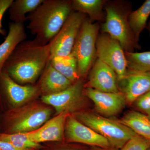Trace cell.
Masks as SVG:
<instances>
[{"label": "cell", "mask_w": 150, "mask_h": 150, "mask_svg": "<svg viewBox=\"0 0 150 150\" xmlns=\"http://www.w3.org/2000/svg\"><path fill=\"white\" fill-rule=\"evenodd\" d=\"M119 121L137 135L150 141V119L146 115L135 110L126 113Z\"/></svg>", "instance_id": "obj_19"}, {"label": "cell", "mask_w": 150, "mask_h": 150, "mask_svg": "<svg viewBox=\"0 0 150 150\" xmlns=\"http://www.w3.org/2000/svg\"><path fill=\"white\" fill-rule=\"evenodd\" d=\"M146 29L148 30V31H149V35L150 36V20L149 21V23L147 25Z\"/></svg>", "instance_id": "obj_30"}, {"label": "cell", "mask_w": 150, "mask_h": 150, "mask_svg": "<svg viewBox=\"0 0 150 150\" xmlns=\"http://www.w3.org/2000/svg\"><path fill=\"white\" fill-rule=\"evenodd\" d=\"M106 0H72L73 11L79 12L88 16L92 22L97 21L104 22L105 13L103 10Z\"/></svg>", "instance_id": "obj_18"}, {"label": "cell", "mask_w": 150, "mask_h": 150, "mask_svg": "<svg viewBox=\"0 0 150 150\" xmlns=\"http://www.w3.org/2000/svg\"><path fill=\"white\" fill-rule=\"evenodd\" d=\"M146 115H147L148 117H149V118L150 119V111L148 112V113Z\"/></svg>", "instance_id": "obj_31"}, {"label": "cell", "mask_w": 150, "mask_h": 150, "mask_svg": "<svg viewBox=\"0 0 150 150\" xmlns=\"http://www.w3.org/2000/svg\"><path fill=\"white\" fill-rule=\"evenodd\" d=\"M79 121L108 140L112 148L121 149L137 134L119 121L93 112L81 111L74 114Z\"/></svg>", "instance_id": "obj_4"}, {"label": "cell", "mask_w": 150, "mask_h": 150, "mask_svg": "<svg viewBox=\"0 0 150 150\" xmlns=\"http://www.w3.org/2000/svg\"><path fill=\"white\" fill-rule=\"evenodd\" d=\"M51 60L49 44L24 40L17 46L3 69L19 84L35 82Z\"/></svg>", "instance_id": "obj_1"}, {"label": "cell", "mask_w": 150, "mask_h": 150, "mask_svg": "<svg viewBox=\"0 0 150 150\" xmlns=\"http://www.w3.org/2000/svg\"><path fill=\"white\" fill-rule=\"evenodd\" d=\"M86 17L81 13L72 11L59 32L48 43L51 59L71 54L81 26Z\"/></svg>", "instance_id": "obj_7"}, {"label": "cell", "mask_w": 150, "mask_h": 150, "mask_svg": "<svg viewBox=\"0 0 150 150\" xmlns=\"http://www.w3.org/2000/svg\"><path fill=\"white\" fill-rule=\"evenodd\" d=\"M68 113L58 114L35 131L26 133L32 142L40 144L47 142H61L64 138Z\"/></svg>", "instance_id": "obj_15"}, {"label": "cell", "mask_w": 150, "mask_h": 150, "mask_svg": "<svg viewBox=\"0 0 150 150\" xmlns=\"http://www.w3.org/2000/svg\"><path fill=\"white\" fill-rule=\"evenodd\" d=\"M44 0H16L9 8L11 20L15 23L24 24L27 21L26 14L35 10Z\"/></svg>", "instance_id": "obj_21"}, {"label": "cell", "mask_w": 150, "mask_h": 150, "mask_svg": "<svg viewBox=\"0 0 150 150\" xmlns=\"http://www.w3.org/2000/svg\"><path fill=\"white\" fill-rule=\"evenodd\" d=\"M133 105L140 112L147 115L150 111V91L138 98Z\"/></svg>", "instance_id": "obj_26"}, {"label": "cell", "mask_w": 150, "mask_h": 150, "mask_svg": "<svg viewBox=\"0 0 150 150\" xmlns=\"http://www.w3.org/2000/svg\"><path fill=\"white\" fill-rule=\"evenodd\" d=\"M51 114V108L37 103L16 108L9 118L7 134L35 131L48 121Z\"/></svg>", "instance_id": "obj_6"}, {"label": "cell", "mask_w": 150, "mask_h": 150, "mask_svg": "<svg viewBox=\"0 0 150 150\" xmlns=\"http://www.w3.org/2000/svg\"><path fill=\"white\" fill-rule=\"evenodd\" d=\"M8 26V34L4 41L0 44V71L17 46L27 38L24 24L12 22L9 23Z\"/></svg>", "instance_id": "obj_17"}, {"label": "cell", "mask_w": 150, "mask_h": 150, "mask_svg": "<svg viewBox=\"0 0 150 150\" xmlns=\"http://www.w3.org/2000/svg\"><path fill=\"white\" fill-rule=\"evenodd\" d=\"M96 150H120V149H114V148H101Z\"/></svg>", "instance_id": "obj_29"}, {"label": "cell", "mask_w": 150, "mask_h": 150, "mask_svg": "<svg viewBox=\"0 0 150 150\" xmlns=\"http://www.w3.org/2000/svg\"><path fill=\"white\" fill-rule=\"evenodd\" d=\"M150 147V141L136 135L120 150H147Z\"/></svg>", "instance_id": "obj_25"}, {"label": "cell", "mask_w": 150, "mask_h": 150, "mask_svg": "<svg viewBox=\"0 0 150 150\" xmlns=\"http://www.w3.org/2000/svg\"><path fill=\"white\" fill-rule=\"evenodd\" d=\"M118 83L126 103L131 105L138 98L150 91V72L127 70L125 76L118 81Z\"/></svg>", "instance_id": "obj_14"}, {"label": "cell", "mask_w": 150, "mask_h": 150, "mask_svg": "<svg viewBox=\"0 0 150 150\" xmlns=\"http://www.w3.org/2000/svg\"><path fill=\"white\" fill-rule=\"evenodd\" d=\"M64 137L70 142L101 148H112L108 140L79 121L72 114H69L67 118Z\"/></svg>", "instance_id": "obj_10"}, {"label": "cell", "mask_w": 150, "mask_h": 150, "mask_svg": "<svg viewBox=\"0 0 150 150\" xmlns=\"http://www.w3.org/2000/svg\"><path fill=\"white\" fill-rule=\"evenodd\" d=\"M127 70L150 72V51L143 52H125Z\"/></svg>", "instance_id": "obj_23"}, {"label": "cell", "mask_w": 150, "mask_h": 150, "mask_svg": "<svg viewBox=\"0 0 150 150\" xmlns=\"http://www.w3.org/2000/svg\"><path fill=\"white\" fill-rule=\"evenodd\" d=\"M79 150L78 149H72V150Z\"/></svg>", "instance_id": "obj_33"}, {"label": "cell", "mask_w": 150, "mask_h": 150, "mask_svg": "<svg viewBox=\"0 0 150 150\" xmlns=\"http://www.w3.org/2000/svg\"><path fill=\"white\" fill-rule=\"evenodd\" d=\"M0 88L12 105L16 108L26 104L40 93L37 86L18 83L3 69L0 71Z\"/></svg>", "instance_id": "obj_12"}, {"label": "cell", "mask_w": 150, "mask_h": 150, "mask_svg": "<svg viewBox=\"0 0 150 150\" xmlns=\"http://www.w3.org/2000/svg\"><path fill=\"white\" fill-rule=\"evenodd\" d=\"M53 67L73 83L81 79L78 71L76 60L71 55L56 57L50 60Z\"/></svg>", "instance_id": "obj_22"}, {"label": "cell", "mask_w": 150, "mask_h": 150, "mask_svg": "<svg viewBox=\"0 0 150 150\" xmlns=\"http://www.w3.org/2000/svg\"><path fill=\"white\" fill-rule=\"evenodd\" d=\"M83 93L93 102L96 111L105 117L117 115L127 104L125 96L121 92H104L89 88H84Z\"/></svg>", "instance_id": "obj_11"}, {"label": "cell", "mask_w": 150, "mask_h": 150, "mask_svg": "<svg viewBox=\"0 0 150 150\" xmlns=\"http://www.w3.org/2000/svg\"><path fill=\"white\" fill-rule=\"evenodd\" d=\"M100 26L87 17L78 33L71 54L77 62L80 77L84 79L89 72L96 58V43Z\"/></svg>", "instance_id": "obj_5"}, {"label": "cell", "mask_w": 150, "mask_h": 150, "mask_svg": "<svg viewBox=\"0 0 150 150\" xmlns=\"http://www.w3.org/2000/svg\"><path fill=\"white\" fill-rule=\"evenodd\" d=\"M150 16V0H146L136 10L131 11L129 17V23L135 40L139 42L142 31L146 28Z\"/></svg>", "instance_id": "obj_20"}, {"label": "cell", "mask_w": 150, "mask_h": 150, "mask_svg": "<svg viewBox=\"0 0 150 150\" xmlns=\"http://www.w3.org/2000/svg\"><path fill=\"white\" fill-rule=\"evenodd\" d=\"M53 67L50 62L41 74L37 86L43 96L58 93L73 84Z\"/></svg>", "instance_id": "obj_16"}, {"label": "cell", "mask_w": 150, "mask_h": 150, "mask_svg": "<svg viewBox=\"0 0 150 150\" xmlns=\"http://www.w3.org/2000/svg\"><path fill=\"white\" fill-rule=\"evenodd\" d=\"M97 59L110 67L117 75L118 81L123 79L127 71L125 51L117 40L104 33L98 34L96 43Z\"/></svg>", "instance_id": "obj_9"}, {"label": "cell", "mask_w": 150, "mask_h": 150, "mask_svg": "<svg viewBox=\"0 0 150 150\" xmlns=\"http://www.w3.org/2000/svg\"><path fill=\"white\" fill-rule=\"evenodd\" d=\"M72 1L44 0L35 10L28 14L27 28L34 40L42 45L49 43L64 25L73 9Z\"/></svg>", "instance_id": "obj_2"}, {"label": "cell", "mask_w": 150, "mask_h": 150, "mask_svg": "<svg viewBox=\"0 0 150 150\" xmlns=\"http://www.w3.org/2000/svg\"><path fill=\"white\" fill-rule=\"evenodd\" d=\"M0 140L8 142L20 149L33 150L40 147V144L32 142L26 133L1 134Z\"/></svg>", "instance_id": "obj_24"}, {"label": "cell", "mask_w": 150, "mask_h": 150, "mask_svg": "<svg viewBox=\"0 0 150 150\" xmlns=\"http://www.w3.org/2000/svg\"><path fill=\"white\" fill-rule=\"evenodd\" d=\"M83 79L81 78L63 91L49 95L42 96V102L55 108L56 114H73L79 112L85 103Z\"/></svg>", "instance_id": "obj_8"}, {"label": "cell", "mask_w": 150, "mask_h": 150, "mask_svg": "<svg viewBox=\"0 0 150 150\" xmlns=\"http://www.w3.org/2000/svg\"><path fill=\"white\" fill-rule=\"evenodd\" d=\"M84 88H89L104 92L118 93V78L114 71L97 59L89 72L88 80Z\"/></svg>", "instance_id": "obj_13"}, {"label": "cell", "mask_w": 150, "mask_h": 150, "mask_svg": "<svg viewBox=\"0 0 150 150\" xmlns=\"http://www.w3.org/2000/svg\"><path fill=\"white\" fill-rule=\"evenodd\" d=\"M13 1V0H0V34L3 35H6V31L2 28L1 22L3 16Z\"/></svg>", "instance_id": "obj_27"}, {"label": "cell", "mask_w": 150, "mask_h": 150, "mask_svg": "<svg viewBox=\"0 0 150 150\" xmlns=\"http://www.w3.org/2000/svg\"><path fill=\"white\" fill-rule=\"evenodd\" d=\"M147 150H150V147L149 148V149H148Z\"/></svg>", "instance_id": "obj_32"}, {"label": "cell", "mask_w": 150, "mask_h": 150, "mask_svg": "<svg viewBox=\"0 0 150 150\" xmlns=\"http://www.w3.org/2000/svg\"><path fill=\"white\" fill-rule=\"evenodd\" d=\"M104 8L105 18L101 25L102 33H107L118 41L125 52L141 50V46L135 40L129 26L131 4L124 1H107Z\"/></svg>", "instance_id": "obj_3"}, {"label": "cell", "mask_w": 150, "mask_h": 150, "mask_svg": "<svg viewBox=\"0 0 150 150\" xmlns=\"http://www.w3.org/2000/svg\"><path fill=\"white\" fill-rule=\"evenodd\" d=\"M0 150H33L20 149L17 147L8 142L0 140Z\"/></svg>", "instance_id": "obj_28"}]
</instances>
